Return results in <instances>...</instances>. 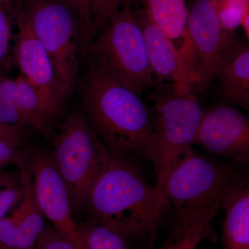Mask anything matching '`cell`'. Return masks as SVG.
Returning <instances> with one entry per match:
<instances>
[{"instance_id":"1","label":"cell","mask_w":249,"mask_h":249,"mask_svg":"<svg viewBox=\"0 0 249 249\" xmlns=\"http://www.w3.org/2000/svg\"><path fill=\"white\" fill-rule=\"evenodd\" d=\"M169 203L163 191L147 183L124 157L109 152L88 196L91 222L132 241L152 244Z\"/></svg>"},{"instance_id":"2","label":"cell","mask_w":249,"mask_h":249,"mask_svg":"<svg viewBox=\"0 0 249 249\" xmlns=\"http://www.w3.org/2000/svg\"><path fill=\"white\" fill-rule=\"evenodd\" d=\"M83 108L93 133L117 157L138 155L155 170L160 159L155 119L137 94L91 65L84 87Z\"/></svg>"},{"instance_id":"3","label":"cell","mask_w":249,"mask_h":249,"mask_svg":"<svg viewBox=\"0 0 249 249\" xmlns=\"http://www.w3.org/2000/svg\"><path fill=\"white\" fill-rule=\"evenodd\" d=\"M124 6L100 31L88 49L93 66L118 84L137 94L157 85L149 65L142 28L132 8Z\"/></svg>"},{"instance_id":"4","label":"cell","mask_w":249,"mask_h":249,"mask_svg":"<svg viewBox=\"0 0 249 249\" xmlns=\"http://www.w3.org/2000/svg\"><path fill=\"white\" fill-rule=\"evenodd\" d=\"M155 87L152 100L160 145L155 171L157 186L160 188L171 170L193 150L205 111L192 89L180 90L164 83Z\"/></svg>"},{"instance_id":"5","label":"cell","mask_w":249,"mask_h":249,"mask_svg":"<svg viewBox=\"0 0 249 249\" xmlns=\"http://www.w3.org/2000/svg\"><path fill=\"white\" fill-rule=\"evenodd\" d=\"M54 163L66 185L72 209L87 204L95 180L109 152L80 113L70 114L53 142Z\"/></svg>"},{"instance_id":"6","label":"cell","mask_w":249,"mask_h":249,"mask_svg":"<svg viewBox=\"0 0 249 249\" xmlns=\"http://www.w3.org/2000/svg\"><path fill=\"white\" fill-rule=\"evenodd\" d=\"M24 8L48 54L60 90L66 97L78 70L80 30L73 11L61 0H25Z\"/></svg>"},{"instance_id":"7","label":"cell","mask_w":249,"mask_h":249,"mask_svg":"<svg viewBox=\"0 0 249 249\" xmlns=\"http://www.w3.org/2000/svg\"><path fill=\"white\" fill-rule=\"evenodd\" d=\"M236 178L232 172L193 151L180 160L160 189L175 209V217L219 207L223 192Z\"/></svg>"},{"instance_id":"8","label":"cell","mask_w":249,"mask_h":249,"mask_svg":"<svg viewBox=\"0 0 249 249\" xmlns=\"http://www.w3.org/2000/svg\"><path fill=\"white\" fill-rule=\"evenodd\" d=\"M222 29L213 0H195L188 11L186 49L195 85L205 93L216 78L229 36Z\"/></svg>"},{"instance_id":"9","label":"cell","mask_w":249,"mask_h":249,"mask_svg":"<svg viewBox=\"0 0 249 249\" xmlns=\"http://www.w3.org/2000/svg\"><path fill=\"white\" fill-rule=\"evenodd\" d=\"M37 204L52 227L77 249H86L79 226L72 217V207L66 185L52 155L42 150L28 155Z\"/></svg>"},{"instance_id":"10","label":"cell","mask_w":249,"mask_h":249,"mask_svg":"<svg viewBox=\"0 0 249 249\" xmlns=\"http://www.w3.org/2000/svg\"><path fill=\"white\" fill-rule=\"evenodd\" d=\"M16 24L18 32L14 48V62L55 119L62 112L66 97L59 88L50 58L36 36L24 9L18 13Z\"/></svg>"},{"instance_id":"11","label":"cell","mask_w":249,"mask_h":249,"mask_svg":"<svg viewBox=\"0 0 249 249\" xmlns=\"http://www.w3.org/2000/svg\"><path fill=\"white\" fill-rule=\"evenodd\" d=\"M196 143L210 153L233 160L239 164H248V116L226 103L205 111Z\"/></svg>"},{"instance_id":"12","label":"cell","mask_w":249,"mask_h":249,"mask_svg":"<svg viewBox=\"0 0 249 249\" xmlns=\"http://www.w3.org/2000/svg\"><path fill=\"white\" fill-rule=\"evenodd\" d=\"M145 40L152 74L159 84L169 83L180 90L192 89L195 76L186 53L152 22L145 10H134Z\"/></svg>"},{"instance_id":"13","label":"cell","mask_w":249,"mask_h":249,"mask_svg":"<svg viewBox=\"0 0 249 249\" xmlns=\"http://www.w3.org/2000/svg\"><path fill=\"white\" fill-rule=\"evenodd\" d=\"M216 78L224 103L249 109V46L235 32L229 36Z\"/></svg>"},{"instance_id":"14","label":"cell","mask_w":249,"mask_h":249,"mask_svg":"<svg viewBox=\"0 0 249 249\" xmlns=\"http://www.w3.org/2000/svg\"><path fill=\"white\" fill-rule=\"evenodd\" d=\"M224 249H249V183L236 178L223 192Z\"/></svg>"},{"instance_id":"15","label":"cell","mask_w":249,"mask_h":249,"mask_svg":"<svg viewBox=\"0 0 249 249\" xmlns=\"http://www.w3.org/2000/svg\"><path fill=\"white\" fill-rule=\"evenodd\" d=\"M219 209L211 208L175 217L173 230L162 249H196L206 239L217 240L213 219Z\"/></svg>"},{"instance_id":"16","label":"cell","mask_w":249,"mask_h":249,"mask_svg":"<svg viewBox=\"0 0 249 249\" xmlns=\"http://www.w3.org/2000/svg\"><path fill=\"white\" fill-rule=\"evenodd\" d=\"M150 19L172 40L187 43L188 10L185 0H140Z\"/></svg>"},{"instance_id":"17","label":"cell","mask_w":249,"mask_h":249,"mask_svg":"<svg viewBox=\"0 0 249 249\" xmlns=\"http://www.w3.org/2000/svg\"><path fill=\"white\" fill-rule=\"evenodd\" d=\"M19 178L22 189V199L18 204V209L15 210L10 217L26 231L37 237L43 231L46 224L45 216L37 204L34 193L29 163L27 168L19 170Z\"/></svg>"},{"instance_id":"18","label":"cell","mask_w":249,"mask_h":249,"mask_svg":"<svg viewBox=\"0 0 249 249\" xmlns=\"http://www.w3.org/2000/svg\"><path fill=\"white\" fill-rule=\"evenodd\" d=\"M78 226L86 249H137L127 237L101 224L89 222Z\"/></svg>"},{"instance_id":"19","label":"cell","mask_w":249,"mask_h":249,"mask_svg":"<svg viewBox=\"0 0 249 249\" xmlns=\"http://www.w3.org/2000/svg\"><path fill=\"white\" fill-rule=\"evenodd\" d=\"M37 237L19 227L11 217L0 219V249H35Z\"/></svg>"},{"instance_id":"20","label":"cell","mask_w":249,"mask_h":249,"mask_svg":"<svg viewBox=\"0 0 249 249\" xmlns=\"http://www.w3.org/2000/svg\"><path fill=\"white\" fill-rule=\"evenodd\" d=\"M73 11L78 19L80 30V49L83 55L93 40L92 34L93 0H61Z\"/></svg>"},{"instance_id":"21","label":"cell","mask_w":249,"mask_h":249,"mask_svg":"<svg viewBox=\"0 0 249 249\" xmlns=\"http://www.w3.org/2000/svg\"><path fill=\"white\" fill-rule=\"evenodd\" d=\"M22 196L19 171L0 173V219L6 217L10 210L19 204Z\"/></svg>"},{"instance_id":"22","label":"cell","mask_w":249,"mask_h":249,"mask_svg":"<svg viewBox=\"0 0 249 249\" xmlns=\"http://www.w3.org/2000/svg\"><path fill=\"white\" fill-rule=\"evenodd\" d=\"M9 5L0 4V71L11 66L14 58L10 55V42L12 37L14 18Z\"/></svg>"},{"instance_id":"23","label":"cell","mask_w":249,"mask_h":249,"mask_svg":"<svg viewBox=\"0 0 249 249\" xmlns=\"http://www.w3.org/2000/svg\"><path fill=\"white\" fill-rule=\"evenodd\" d=\"M222 29L228 33H234L241 26L244 16L249 11V4L227 2L214 4Z\"/></svg>"},{"instance_id":"24","label":"cell","mask_w":249,"mask_h":249,"mask_svg":"<svg viewBox=\"0 0 249 249\" xmlns=\"http://www.w3.org/2000/svg\"><path fill=\"white\" fill-rule=\"evenodd\" d=\"M124 0H93L92 34L93 37L121 9Z\"/></svg>"},{"instance_id":"25","label":"cell","mask_w":249,"mask_h":249,"mask_svg":"<svg viewBox=\"0 0 249 249\" xmlns=\"http://www.w3.org/2000/svg\"><path fill=\"white\" fill-rule=\"evenodd\" d=\"M28 164V155L20 148V143L0 138V169L15 165L21 170L27 168Z\"/></svg>"},{"instance_id":"26","label":"cell","mask_w":249,"mask_h":249,"mask_svg":"<svg viewBox=\"0 0 249 249\" xmlns=\"http://www.w3.org/2000/svg\"><path fill=\"white\" fill-rule=\"evenodd\" d=\"M36 247L37 249H77L51 225H46L37 237Z\"/></svg>"},{"instance_id":"27","label":"cell","mask_w":249,"mask_h":249,"mask_svg":"<svg viewBox=\"0 0 249 249\" xmlns=\"http://www.w3.org/2000/svg\"><path fill=\"white\" fill-rule=\"evenodd\" d=\"M0 138L8 139L21 144L23 139L21 126L0 124Z\"/></svg>"},{"instance_id":"28","label":"cell","mask_w":249,"mask_h":249,"mask_svg":"<svg viewBox=\"0 0 249 249\" xmlns=\"http://www.w3.org/2000/svg\"><path fill=\"white\" fill-rule=\"evenodd\" d=\"M241 27L245 32L246 40H249V11L245 15L241 23Z\"/></svg>"},{"instance_id":"29","label":"cell","mask_w":249,"mask_h":249,"mask_svg":"<svg viewBox=\"0 0 249 249\" xmlns=\"http://www.w3.org/2000/svg\"><path fill=\"white\" fill-rule=\"evenodd\" d=\"M214 4H222L227 2H242L249 4V0H213Z\"/></svg>"},{"instance_id":"30","label":"cell","mask_w":249,"mask_h":249,"mask_svg":"<svg viewBox=\"0 0 249 249\" xmlns=\"http://www.w3.org/2000/svg\"><path fill=\"white\" fill-rule=\"evenodd\" d=\"M14 0H0V4L9 5Z\"/></svg>"}]
</instances>
